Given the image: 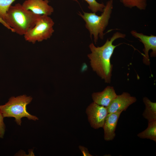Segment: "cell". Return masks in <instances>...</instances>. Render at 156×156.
<instances>
[{
    "label": "cell",
    "instance_id": "1",
    "mask_svg": "<svg viewBox=\"0 0 156 156\" xmlns=\"http://www.w3.org/2000/svg\"><path fill=\"white\" fill-rule=\"evenodd\" d=\"M126 36L125 34L116 32L111 38H108L102 46L96 47L93 43L89 46L91 52L87 56L90 66L93 71L106 83H110L111 81L113 68L111 63L112 56L116 47L122 44L114 45L113 43L116 39L125 38Z\"/></svg>",
    "mask_w": 156,
    "mask_h": 156
},
{
    "label": "cell",
    "instance_id": "2",
    "mask_svg": "<svg viewBox=\"0 0 156 156\" xmlns=\"http://www.w3.org/2000/svg\"><path fill=\"white\" fill-rule=\"evenodd\" d=\"M40 16L17 3L10 6L4 21L12 29L13 32L24 36L35 25Z\"/></svg>",
    "mask_w": 156,
    "mask_h": 156
},
{
    "label": "cell",
    "instance_id": "3",
    "mask_svg": "<svg viewBox=\"0 0 156 156\" xmlns=\"http://www.w3.org/2000/svg\"><path fill=\"white\" fill-rule=\"evenodd\" d=\"M113 0L108 1L103 11L99 16L94 12H83V14L80 12L79 15L85 22V27L88 30L91 38H93L95 44L97 43L99 38H104V31L108 25L113 7Z\"/></svg>",
    "mask_w": 156,
    "mask_h": 156
},
{
    "label": "cell",
    "instance_id": "4",
    "mask_svg": "<svg viewBox=\"0 0 156 156\" xmlns=\"http://www.w3.org/2000/svg\"><path fill=\"white\" fill-rule=\"evenodd\" d=\"M32 100L31 97L25 95L11 97L5 105H0V109L3 117L14 118L18 125H21V119L24 117H26L29 120H38L37 117L29 114L26 110L27 105Z\"/></svg>",
    "mask_w": 156,
    "mask_h": 156
},
{
    "label": "cell",
    "instance_id": "5",
    "mask_svg": "<svg viewBox=\"0 0 156 156\" xmlns=\"http://www.w3.org/2000/svg\"><path fill=\"white\" fill-rule=\"evenodd\" d=\"M54 22L49 16L40 15L35 25L24 35L25 40L34 44L50 38L54 30Z\"/></svg>",
    "mask_w": 156,
    "mask_h": 156
},
{
    "label": "cell",
    "instance_id": "6",
    "mask_svg": "<svg viewBox=\"0 0 156 156\" xmlns=\"http://www.w3.org/2000/svg\"><path fill=\"white\" fill-rule=\"evenodd\" d=\"M86 112L91 126L95 129L103 127L108 114L107 107L93 102L88 107Z\"/></svg>",
    "mask_w": 156,
    "mask_h": 156
},
{
    "label": "cell",
    "instance_id": "7",
    "mask_svg": "<svg viewBox=\"0 0 156 156\" xmlns=\"http://www.w3.org/2000/svg\"><path fill=\"white\" fill-rule=\"evenodd\" d=\"M131 34L133 36L138 39L143 44L144 48L143 49L144 53L143 55V62L146 65H150L149 51L150 50L152 51L151 53V57H155L156 56V36L152 35H145L134 30L131 31Z\"/></svg>",
    "mask_w": 156,
    "mask_h": 156
},
{
    "label": "cell",
    "instance_id": "8",
    "mask_svg": "<svg viewBox=\"0 0 156 156\" xmlns=\"http://www.w3.org/2000/svg\"><path fill=\"white\" fill-rule=\"evenodd\" d=\"M136 101L135 97L131 96L127 92H124L121 94L117 95L107 107L108 113L125 111L130 105Z\"/></svg>",
    "mask_w": 156,
    "mask_h": 156
},
{
    "label": "cell",
    "instance_id": "9",
    "mask_svg": "<svg viewBox=\"0 0 156 156\" xmlns=\"http://www.w3.org/2000/svg\"><path fill=\"white\" fill-rule=\"evenodd\" d=\"M48 0H25L23 3V6L27 10L38 15H51L54 9L49 4Z\"/></svg>",
    "mask_w": 156,
    "mask_h": 156
},
{
    "label": "cell",
    "instance_id": "10",
    "mask_svg": "<svg viewBox=\"0 0 156 156\" xmlns=\"http://www.w3.org/2000/svg\"><path fill=\"white\" fill-rule=\"evenodd\" d=\"M122 111L108 113L103 127L104 130V139L106 141L112 140L116 136L115 131L117 122Z\"/></svg>",
    "mask_w": 156,
    "mask_h": 156
},
{
    "label": "cell",
    "instance_id": "11",
    "mask_svg": "<svg viewBox=\"0 0 156 156\" xmlns=\"http://www.w3.org/2000/svg\"><path fill=\"white\" fill-rule=\"evenodd\" d=\"M117 96L114 87L108 86L101 92L93 93L92 98L94 102L107 107Z\"/></svg>",
    "mask_w": 156,
    "mask_h": 156
},
{
    "label": "cell",
    "instance_id": "12",
    "mask_svg": "<svg viewBox=\"0 0 156 156\" xmlns=\"http://www.w3.org/2000/svg\"><path fill=\"white\" fill-rule=\"evenodd\" d=\"M145 105V109L143 113V117L148 122L156 121V103L153 102L147 97L143 99Z\"/></svg>",
    "mask_w": 156,
    "mask_h": 156
},
{
    "label": "cell",
    "instance_id": "13",
    "mask_svg": "<svg viewBox=\"0 0 156 156\" xmlns=\"http://www.w3.org/2000/svg\"><path fill=\"white\" fill-rule=\"evenodd\" d=\"M137 135L140 138L149 139L156 142V121L148 122L147 128Z\"/></svg>",
    "mask_w": 156,
    "mask_h": 156
},
{
    "label": "cell",
    "instance_id": "14",
    "mask_svg": "<svg viewBox=\"0 0 156 156\" xmlns=\"http://www.w3.org/2000/svg\"><path fill=\"white\" fill-rule=\"evenodd\" d=\"M123 5L129 8L136 7L140 10H145L147 6V0H120Z\"/></svg>",
    "mask_w": 156,
    "mask_h": 156
},
{
    "label": "cell",
    "instance_id": "15",
    "mask_svg": "<svg viewBox=\"0 0 156 156\" xmlns=\"http://www.w3.org/2000/svg\"><path fill=\"white\" fill-rule=\"evenodd\" d=\"M78 2L77 0H72ZM88 4V8L92 12L96 13L98 12H102L105 5L103 3L98 2L96 0H84Z\"/></svg>",
    "mask_w": 156,
    "mask_h": 156
},
{
    "label": "cell",
    "instance_id": "16",
    "mask_svg": "<svg viewBox=\"0 0 156 156\" xmlns=\"http://www.w3.org/2000/svg\"><path fill=\"white\" fill-rule=\"evenodd\" d=\"M16 0H0V16L4 20L12 4Z\"/></svg>",
    "mask_w": 156,
    "mask_h": 156
},
{
    "label": "cell",
    "instance_id": "17",
    "mask_svg": "<svg viewBox=\"0 0 156 156\" xmlns=\"http://www.w3.org/2000/svg\"><path fill=\"white\" fill-rule=\"evenodd\" d=\"M3 117L0 109V138H2L5 131V125L3 122Z\"/></svg>",
    "mask_w": 156,
    "mask_h": 156
},
{
    "label": "cell",
    "instance_id": "18",
    "mask_svg": "<svg viewBox=\"0 0 156 156\" xmlns=\"http://www.w3.org/2000/svg\"><path fill=\"white\" fill-rule=\"evenodd\" d=\"M0 23H1L5 27L8 28V29L10 30L11 31L13 32V31L12 29L10 27H9L5 23V21L0 16Z\"/></svg>",
    "mask_w": 156,
    "mask_h": 156
},
{
    "label": "cell",
    "instance_id": "19",
    "mask_svg": "<svg viewBox=\"0 0 156 156\" xmlns=\"http://www.w3.org/2000/svg\"><path fill=\"white\" fill-rule=\"evenodd\" d=\"M85 148H81V150L83 154L84 155L92 156V155H91L89 153L87 149H86V151H85Z\"/></svg>",
    "mask_w": 156,
    "mask_h": 156
}]
</instances>
